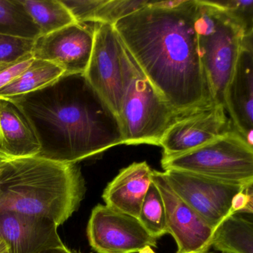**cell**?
Masks as SVG:
<instances>
[{
    "mask_svg": "<svg viewBox=\"0 0 253 253\" xmlns=\"http://www.w3.org/2000/svg\"><path fill=\"white\" fill-rule=\"evenodd\" d=\"M57 227L45 217L0 210V238L10 253H40L64 247Z\"/></svg>",
    "mask_w": 253,
    "mask_h": 253,
    "instance_id": "cell-14",
    "label": "cell"
},
{
    "mask_svg": "<svg viewBox=\"0 0 253 253\" xmlns=\"http://www.w3.org/2000/svg\"><path fill=\"white\" fill-rule=\"evenodd\" d=\"M63 69L50 62L34 59L30 66L3 88L0 100H9L49 85L64 75Z\"/></svg>",
    "mask_w": 253,
    "mask_h": 253,
    "instance_id": "cell-18",
    "label": "cell"
},
{
    "mask_svg": "<svg viewBox=\"0 0 253 253\" xmlns=\"http://www.w3.org/2000/svg\"><path fill=\"white\" fill-rule=\"evenodd\" d=\"M41 31V36L78 23L60 0H20Z\"/></svg>",
    "mask_w": 253,
    "mask_h": 253,
    "instance_id": "cell-19",
    "label": "cell"
},
{
    "mask_svg": "<svg viewBox=\"0 0 253 253\" xmlns=\"http://www.w3.org/2000/svg\"><path fill=\"white\" fill-rule=\"evenodd\" d=\"M35 40L0 35V63H11L32 54Z\"/></svg>",
    "mask_w": 253,
    "mask_h": 253,
    "instance_id": "cell-24",
    "label": "cell"
},
{
    "mask_svg": "<svg viewBox=\"0 0 253 253\" xmlns=\"http://www.w3.org/2000/svg\"><path fill=\"white\" fill-rule=\"evenodd\" d=\"M232 129V121L224 106L214 102L177 115L160 142L162 158H172L190 152Z\"/></svg>",
    "mask_w": 253,
    "mask_h": 253,
    "instance_id": "cell-9",
    "label": "cell"
},
{
    "mask_svg": "<svg viewBox=\"0 0 253 253\" xmlns=\"http://www.w3.org/2000/svg\"><path fill=\"white\" fill-rule=\"evenodd\" d=\"M41 146L29 121L15 104L0 100V152L9 158L38 156Z\"/></svg>",
    "mask_w": 253,
    "mask_h": 253,
    "instance_id": "cell-16",
    "label": "cell"
},
{
    "mask_svg": "<svg viewBox=\"0 0 253 253\" xmlns=\"http://www.w3.org/2000/svg\"><path fill=\"white\" fill-rule=\"evenodd\" d=\"M138 253H155V251H154L152 247H149V246H147V247H144V248L142 249L141 250L138 252Z\"/></svg>",
    "mask_w": 253,
    "mask_h": 253,
    "instance_id": "cell-30",
    "label": "cell"
},
{
    "mask_svg": "<svg viewBox=\"0 0 253 253\" xmlns=\"http://www.w3.org/2000/svg\"><path fill=\"white\" fill-rule=\"evenodd\" d=\"M146 8L114 25L126 48L177 115L213 102L198 49L197 0Z\"/></svg>",
    "mask_w": 253,
    "mask_h": 253,
    "instance_id": "cell-1",
    "label": "cell"
},
{
    "mask_svg": "<svg viewBox=\"0 0 253 253\" xmlns=\"http://www.w3.org/2000/svg\"><path fill=\"white\" fill-rule=\"evenodd\" d=\"M78 23H91L103 0H60Z\"/></svg>",
    "mask_w": 253,
    "mask_h": 253,
    "instance_id": "cell-25",
    "label": "cell"
},
{
    "mask_svg": "<svg viewBox=\"0 0 253 253\" xmlns=\"http://www.w3.org/2000/svg\"><path fill=\"white\" fill-rule=\"evenodd\" d=\"M33 60V56L30 54L15 62L0 63V88H3L26 70Z\"/></svg>",
    "mask_w": 253,
    "mask_h": 253,
    "instance_id": "cell-26",
    "label": "cell"
},
{
    "mask_svg": "<svg viewBox=\"0 0 253 253\" xmlns=\"http://www.w3.org/2000/svg\"><path fill=\"white\" fill-rule=\"evenodd\" d=\"M8 100L33 128L40 158L76 164L124 144L118 117L84 74H64L43 88Z\"/></svg>",
    "mask_w": 253,
    "mask_h": 253,
    "instance_id": "cell-2",
    "label": "cell"
},
{
    "mask_svg": "<svg viewBox=\"0 0 253 253\" xmlns=\"http://www.w3.org/2000/svg\"><path fill=\"white\" fill-rule=\"evenodd\" d=\"M94 42V27L75 23L37 38L32 56L56 65L65 74H85Z\"/></svg>",
    "mask_w": 253,
    "mask_h": 253,
    "instance_id": "cell-12",
    "label": "cell"
},
{
    "mask_svg": "<svg viewBox=\"0 0 253 253\" xmlns=\"http://www.w3.org/2000/svg\"><path fill=\"white\" fill-rule=\"evenodd\" d=\"M152 181L164 201L167 229L177 244L176 253H209L214 229L172 190L164 172L153 170Z\"/></svg>",
    "mask_w": 253,
    "mask_h": 253,
    "instance_id": "cell-11",
    "label": "cell"
},
{
    "mask_svg": "<svg viewBox=\"0 0 253 253\" xmlns=\"http://www.w3.org/2000/svg\"><path fill=\"white\" fill-rule=\"evenodd\" d=\"M94 42L85 78L119 120L133 58L113 26L94 23Z\"/></svg>",
    "mask_w": 253,
    "mask_h": 253,
    "instance_id": "cell-7",
    "label": "cell"
},
{
    "mask_svg": "<svg viewBox=\"0 0 253 253\" xmlns=\"http://www.w3.org/2000/svg\"></svg>",
    "mask_w": 253,
    "mask_h": 253,
    "instance_id": "cell-32",
    "label": "cell"
},
{
    "mask_svg": "<svg viewBox=\"0 0 253 253\" xmlns=\"http://www.w3.org/2000/svg\"><path fill=\"white\" fill-rule=\"evenodd\" d=\"M150 2L146 0H103L91 23L114 26L119 20L146 8Z\"/></svg>",
    "mask_w": 253,
    "mask_h": 253,
    "instance_id": "cell-22",
    "label": "cell"
},
{
    "mask_svg": "<svg viewBox=\"0 0 253 253\" xmlns=\"http://www.w3.org/2000/svg\"><path fill=\"white\" fill-rule=\"evenodd\" d=\"M0 253H10L8 245L2 238H0Z\"/></svg>",
    "mask_w": 253,
    "mask_h": 253,
    "instance_id": "cell-29",
    "label": "cell"
},
{
    "mask_svg": "<svg viewBox=\"0 0 253 253\" xmlns=\"http://www.w3.org/2000/svg\"><path fill=\"white\" fill-rule=\"evenodd\" d=\"M152 175L153 169L146 161L133 163L123 169L103 191L105 204L112 210L138 219Z\"/></svg>",
    "mask_w": 253,
    "mask_h": 253,
    "instance_id": "cell-15",
    "label": "cell"
},
{
    "mask_svg": "<svg viewBox=\"0 0 253 253\" xmlns=\"http://www.w3.org/2000/svg\"><path fill=\"white\" fill-rule=\"evenodd\" d=\"M211 247L221 253H253V220L238 214L226 217L214 230Z\"/></svg>",
    "mask_w": 253,
    "mask_h": 253,
    "instance_id": "cell-17",
    "label": "cell"
},
{
    "mask_svg": "<svg viewBox=\"0 0 253 253\" xmlns=\"http://www.w3.org/2000/svg\"><path fill=\"white\" fill-rule=\"evenodd\" d=\"M232 212L253 214V186L238 193L232 201Z\"/></svg>",
    "mask_w": 253,
    "mask_h": 253,
    "instance_id": "cell-27",
    "label": "cell"
},
{
    "mask_svg": "<svg viewBox=\"0 0 253 253\" xmlns=\"http://www.w3.org/2000/svg\"><path fill=\"white\" fill-rule=\"evenodd\" d=\"M85 192L76 164L38 156L0 161V210L45 217L59 226L79 208Z\"/></svg>",
    "mask_w": 253,
    "mask_h": 253,
    "instance_id": "cell-3",
    "label": "cell"
},
{
    "mask_svg": "<svg viewBox=\"0 0 253 253\" xmlns=\"http://www.w3.org/2000/svg\"><path fill=\"white\" fill-rule=\"evenodd\" d=\"M253 36L243 39L241 49L223 95L234 128L253 146Z\"/></svg>",
    "mask_w": 253,
    "mask_h": 253,
    "instance_id": "cell-13",
    "label": "cell"
},
{
    "mask_svg": "<svg viewBox=\"0 0 253 253\" xmlns=\"http://www.w3.org/2000/svg\"><path fill=\"white\" fill-rule=\"evenodd\" d=\"M166 170H178L245 186L253 185V146L234 128L178 156L161 159Z\"/></svg>",
    "mask_w": 253,
    "mask_h": 253,
    "instance_id": "cell-5",
    "label": "cell"
},
{
    "mask_svg": "<svg viewBox=\"0 0 253 253\" xmlns=\"http://www.w3.org/2000/svg\"><path fill=\"white\" fill-rule=\"evenodd\" d=\"M164 174L172 190L214 230L235 214L234 198L250 187L178 170H166Z\"/></svg>",
    "mask_w": 253,
    "mask_h": 253,
    "instance_id": "cell-8",
    "label": "cell"
},
{
    "mask_svg": "<svg viewBox=\"0 0 253 253\" xmlns=\"http://www.w3.org/2000/svg\"><path fill=\"white\" fill-rule=\"evenodd\" d=\"M87 236L97 253H135L144 247H157V239L138 219L98 204L91 211Z\"/></svg>",
    "mask_w": 253,
    "mask_h": 253,
    "instance_id": "cell-10",
    "label": "cell"
},
{
    "mask_svg": "<svg viewBox=\"0 0 253 253\" xmlns=\"http://www.w3.org/2000/svg\"><path fill=\"white\" fill-rule=\"evenodd\" d=\"M229 15L244 32L245 38L253 36V0L208 1Z\"/></svg>",
    "mask_w": 253,
    "mask_h": 253,
    "instance_id": "cell-23",
    "label": "cell"
},
{
    "mask_svg": "<svg viewBox=\"0 0 253 253\" xmlns=\"http://www.w3.org/2000/svg\"><path fill=\"white\" fill-rule=\"evenodd\" d=\"M177 115L133 59L119 116L124 144L160 146L164 132Z\"/></svg>",
    "mask_w": 253,
    "mask_h": 253,
    "instance_id": "cell-6",
    "label": "cell"
},
{
    "mask_svg": "<svg viewBox=\"0 0 253 253\" xmlns=\"http://www.w3.org/2000/svg\"><path fill=\"white\" fill-rule=\"evenodd\" d=\"M197 2L195 28L201 63L213 102L224 106L225 89L245 36L224 11L207 0Z\"/></svg>",
    "mask_w": 253,
    "mask_h": 253,
    "instance_id": "cell-4",
    "label": "cell"
},
{
    "mask_svg": "<svg viewBox=\"0 0 253 253\" xmlns=\"http://www.w3.org/2000/svg\"><path fill=\"white\" fill-rule=\"evenodd\" d=\"M0 35L32 40L41 35L20 0H0Z\"/></svg>",
    "mask_w": 253,
    "mask_h": 253,
    "instance_id": "cell-20",
    "label": "cell"
},
{
    "mask_svg": "<svg viewBox=\"0 0 253 253\" xmlns=\"http://www.w3.org/2000/svg\"><path fill=\"white\" fill-rule=\"evenodd\" d=\"M138 220L145 229L157 240L168 234L164 201L153 181L143 200Z\"/></svg>",
    "mask_w": 253,
    "mask_h": 253,
    "instance_id": "cell-21",
    "label": "cell"
},
{
    "mask_svg": "<svg viewBox=\"0 0 253 253\" xmlns=\"http://www.w3.org/2000/svg\"><path fill=\"white\" fill-rule=\"evenodd\" d=\"M40 253H80L78 252L72 251V250L68 249L66 246L63 247H59V248L50 249V250H45V251L41 252Z\"/></svg>",
    "mask_w": 253,
    "mask_h": 253,
    "instance_id": "cell-28",
    "label": "cell"
},
{
    "mask_svg": "<svg viewBox=\"0 0 253 253\" xmlns=\"http://www.w3.org/2000/svg\"><path fill=\"white\" fill-rule=\"evenodd\" d=\"M8 157L5 156L4 154H2V152H0V161H4V160L8 159Z\"/></svg>",
    "mask_w": 253,
    "mask_h": 253,
    "instance_id": "cell-31",
    "label": "cell"
}]
</instances>
